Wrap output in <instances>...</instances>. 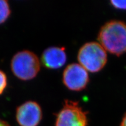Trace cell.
<instances>
[{"label":"cell","mask_w":126,"mask_h":126,"mask_svg":"<svg viewBox=\"0 0 126 126\" xmlns=\"http://www.w3.org/2000/svg\"><path fill=\"white\" fill-rule=\"evenodd\" d=\"M98 40L111 54L120 56L126 53V23L118 20L108 22L99 31Z\"/></svg>","instance_id":"1"},{"label":"cell","mask_w":126,"mask_h":126,"mask_svg":"<svg viewBox=\"0 0 126 126\" xmlns=\"http://www.w3.org/2000/svg\"><path fill=\"white\" fill-rule=\"evenodd\" d=\"M11 68L15 77L23 81L33 79L40 69L37 56L31 51L23 50L14 55L11 62Z\"/></svg>","instance_id":"2"},{"label":"cell","mask_w":126,"mask_h":126,"mask_svg":"<svg viewBox=\"0 0 126 126\" xmlns=\"http://www.w3.org/2000/svg\"><path fill=\"white\" fill-rule=\"evenodd\" d=\"M78 60L87 71L97 72L105 67L107 63L106 50L99 43L89 42L81 47Z\"/></svg>","instance_id":"3"},{"label":"cell","mask_w":126,"mask_h":126,"mask_svg":"<svg viewBox=\"0 0 126 126\" xmlns=\"http://www.w3.org/2000/svg\"><path fill=\"white\" fill-rule=\"evenodd\" d=\"M86 114L78 102L66 100L57 114L55 126H87Z\"/></svg>","instance_id":"4"},{"label":"cell","mask_w":126,"mask_h":126,"mask_svg":"<svg viewBox=\"0 0 126 126\" xmlns=\"http://www.w3.org/2000/svg\"><path fill=\"white\" fill-rule=\"evenodd\" d=\"M89 81L88 71L79 64L72 63L70 64L63 72V83L70 90H83L87 86Z\"/></svg>","instance_id":"5"},{"label":"cell","mask_w":126,"mask_h":126,"mask_svg":"<svg viewBox=\"0 0 126 126\" xmlns=\"http://www.w3.org/2000/svg\"><path fill=\"white\" fill-rule=\"evenodd\" d=\"M43 113L37 102L28 101L17 108L16 119L20 126H37L42 119Z\"/></svg>","instance_id":"6"},{"label":"cell","mask_w":126,"mask_h":126,"mask_svg":"<svg viewBox=\"0 0 126 126\" xmlns=\"http://www.w3.org/2000/svg\"><path fill=\"white\" fill-rule=\"evenodd\" d=\"M42 63L49 69H59L65 64L67 54L63 47H50L43 51L41 59Z\"/></svg>","instance_id":"7"},{"label":"cell","mask_w":126,"mask_h":126,"mask_svg":"<svg viewBox=\"0 0 126 126\" xmlns=\"http://www.w3.org/2000/svg\"><path fill=\"white\" fill-rule=\"evenodd\" d=\"M11 14V9L7 1L0 0V24L4 23Z\"/></svg>","instance_id":"8"},{"label":"cell","mask_w":126,"mask_h":126,"mask_svg":"<svg viewBox=\"0 0 126 126\" xmlns=\"http://www.w3.org/2000/svg\"><path fill=\"white\" fill-rule=\"evenodd\" d=\"M7 85V77L2 71L0 70V94L4 92Z\"/></svg>","instance_id":"9"},{"label":"cell","mask_w":126,"mask_h":126,"mask_svg":"<svg viewBox=\"0 0 126 126\" xmlns=\"http://www.w3.org/2000/svg\"><path fill=\"white\" fill-rule=\"evenodd\" d=\"M111 5L115 8L118 9L126 10V1H110Z\"/></svg>","instance_id":"10"},{"label":"cell","mask_w":126,"mask_h":126,"mask_svg":"<svg viewBox=\"0 0 126 126\" xmlns=\"http://www.w3.org/2000/svg\"><path fill=\"white\" fill-rule=\"evenodd\" d=\"M0 126H10L9 124L6 122V121L0 119Z\"/></svg>","instance_id":"11"},{"label":"cell","mask_w":126,"mask_h":126,"mask_svg":"<svg viewBox=\"0 0 126 126\" xmlns=\"http://www.w3.org/2000/svg\"><path fill=\"white\" fill-rule=\"evenodd\" d=\"M120 126H126V113L123 118L122 123H121Z\"/></svg>","instance_id":"12"}]
</instances>
